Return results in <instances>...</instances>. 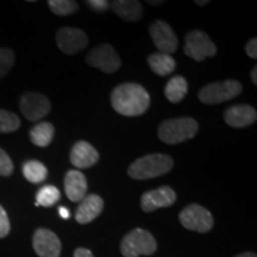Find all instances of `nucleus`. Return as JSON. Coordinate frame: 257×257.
<instances>
[{"label": "nucleus", "instance_id": "1", "mask_svg": "<svg viewBox=\"0 0 257 257\" xmlns=\"http://www.w3.org/2000/svg\"><path fill=\"white\" fill-rule=\"evenodd\" d=\"M111 104L117 113L125 117H137L149 108L150 95L143 86L136 82H125L113 89Z\"/></svg>", "mask_w": 257, "mask_h": 257}, {"label": "nucleus", "instance_id": "2", "mask_svg": "<svg viewBox=\"0 0 257 257\" xmlns=\"http://www.w3.org/2000/svg\"><path fill=\"white\" fill-rule=\"evenodd\" d=\"M174 166V161L163 154H150L140 157L128 167L127 174L134 180H148L159 178L170 172Z\"/></svg>", "mask_w": 257, "mask_h": 257}, {"label": "nucleus", "instance_id": "3", "mask_svg": "<svg viewBox=\"0 0 257 257\" xmlns=\"http://www.w3.org/2000/svg\"><path fill=\"white\" fill-rule=\"evenodd\" d=\"M198 130L197 120L191 117H180L163 121L157 134L163 143L179 144L194 137Z\"/></svg>", "mask_w": 257, "mask_h": 257}, {"label": "nucleus", "instance_id": "4", "mask_svg": "<svg viewBox=\"0 0 257 257\" xmlns=\"http://www.w3.org/2000/svg\"><path fill=\"white\" fill-rule=\"evenodd\" d=\"M157 243L149 231L135 229L124 237L120 244V252L124 257L150 256L156 251Z\"/></svg>", "mask_w": 257, "mask_h": 257}, {"label": "nucleus", "instance_id": "5", "mask_svg": "<svg viewBox=\"0 0 257 257\" xmlns=\"http://www.w3.org/2000/svg\"><path fill=\"white\" fill-rule=\"evenodd\" d=\"M243 91L242 85L237 80L212 82L205 86L199 92V100L206 105H217L229 101L238 96Z\"/></svg>", "mask_w": 257, "mask_h": 257}, {"label": "nucleus", "instance_id": "6", "mask_svg": "<svg viewBox=\"0 0 257 257\" xmlns=\"http://www.w3.org/2000/svg\"><path fill=\"white\" fill-rule=\"evenodd\" d=\"M184 53L191 59L200 62L206 57L216 56L217 47L207 34L194 30L186 35Z\"/></svg>", "mask_w": 257, "mask_h": 257}, {"label": "nucleus", "instance_id": "7", "mask_svg": "<svg viewBox=\"0 0 257 257\" xmlns=\"http://www.w3.org/2000/svg\"><path fill=\"white\" fill-rule=\"evenodd\" d=\"M180 223L185 229L197 232H207L213 226V217L210 211L198 204H191L181 211Z\"/></svg>", "mask_w": 257, "mask_h": 257}, {"label": "nucleus", "instance_id": "8", "mask_svg": "<svg viewBox=\"0 0 257 257\" xmlns=\"http://www.w3.org/2000/svg\"><path fill=\"white\" fill-rule=\"evenodd\" d=\"M88 66L100 69L101 72L111 74L117 72L120 68L121 61L117 51L110 44H100L91 50L86 57Z\"/></svg>", "mask_w": 257, "mask_h": 257}, {"label": "nucleus", "instance_id": "9", "mask_svg": "<svg viewBox=\"0 0 257 257\" xmlns=\"http://www.w3.org/2000/svg\"><path fill=\"white\" fill-rule=\"evenodd\" d=\"M19 108L28 120L37 121L44 118L51 110V102L41 93L28 92L22 95Z\"/></svg>", "mask_w": 257, "mask_h": 257}, {"label": "nucleus", "instance_id": "10", "mask_svg": "<svg viewBox=\"0 0 257 257\" xmlns=\"http://www.w3.org/2000/svg\"><path fill=\"white\" fill-rule=\"evenodd\" d=\"M56 42L62 53L67 55H75L88 46V37L80 29L66 27L57 31Z\"/></svg>", "mask_w": 257, "mask_h": 257}, {"label": "nucleus", "instance_id": "11", "mask_svg": "<svg viewBox=\"0 0 257 257\" xmlns=\"http://www.w3.org/2000/svg\"><path fill=\"white\" fill-rule=\"evenodd\" d=\"M149 34L152 36L154 46L160 53L168 54V55L175 53L178 48V38L169 24L163 21H155L150 25Z\"/></svg>", "mask_w": 257, "mask_h": 257}, {"label": "nucleus", "instance_id": "12", "mask_svg": "<svg viewBox=\"0 0 257 257\" xmlns=\"http://www.w3.org/2000/svg\"><path fill=\"white\" fill-rule=\"evenodd\" d=\"M176 201V193L169 186L146 192L141 198V207L144 212H153L157 208L169 207Z\"/></svg>", "mask_w": 257, "mask_h": 257}, {"label": "nucleus", "instance_id": "13", "mask_svg": "<svg viewBox=\"0 0 257 257\" xmlns=\"http://www.w3.org/2000/svg\"><path fill=\"white\" fill-rule=\"evenodd\" d=\"M32 246L40 257H60L61 242L53 231L38 229L32 237Z\"/></svg>", "mask_w": 257, "mask_h": 257}, {"label": "nucleus", "instance_id": "14", "mask_svg": "<svg viewBox=\"0 0 257 257\" xmlns=\"http://www.w3.org/2000/svg\"><path fill=\"white\" fill-rule=\"evenodd\" d=\"M99 161V153L92 144L86 141H79L70 150V162L79 169H86L94 166Z\"/></svg>", "mask_w": 257, "mask_h": 257}, {"label": "nucleus", "instance_id": "15", "mask_svg": "<svg viewBox=\"0 0 257 257\" xmlns=\"http://www.w3.org/2000/svg\"><path fill=\"white\" fill-rule=\"evenodd\" d=\"M257 119V112L250 105H233L224 113V120L232 127H245Z\"/></svg>", "mask_w": 257, "mask_h": 257}, {"label": "nucleus", "instance_id": "16", "mask_svg": "<svg viewBox=\"0 0 257 257\" xmlns=\"http://www.w3.org/2000/svg\"><path fill=\"white\" fill-rule=\"evenodd\" d=\"M64 192L70 201H81L87 193V179L80 170H69L64 176Z\"/></svg>", "mask_w": 257, "mask_h": 257}, {"label": "nucleus", "instance_id": "17", "mask_svg": "<svg viewBox=\"0 0 257 257\" xmlns=\"http://www.w3.org/2000/svg\"><path fill=\"white\" fill-rule=\"evenodd\" d=\"M104 200L96 194L86 195L80 202L75 213V219L79 224H88L94 220L102 212Z\"/></svg>", "mask_w": 257, "mask_h": 257}, {"label": "nucleus", "instance_id": "18", "mask_svg": "<svg viewBox=\"0 0 257 257\" xmlns=\"http://www.w3.org/2000/svg\"><path fill=\"white\" fill-rule=\"evenodd\" d=\"M118 17L127 22H137L143 16V6L137 0H115L110 4Z\"/></svg>", "mask_w": 257, "mask_h": 257}, {"label": "nucleus", "instance_id": "19", "mask_svg": "<svg viewBox=\"0 0 257 257\" xmlns=\"http://www.w3.org/2000/svg\"><path fill=\"white\" fill-rule=\"evenodd\" d=\"M55 127L49 121H41L31 127L30 141L34 146L46 148L53 142Z\"/></svg>", "mask_w": 257, "mask_h": 257}, {"label": "nucleus", "instance_id": "20", "mask_svg": "<svg viewBox=\"0 0 257 257\" xmlns=\"http://www.w3.org/2000/svg\"><path fill=\"white\" fill-rule=\"evenodd\" d=\"M148 64L152 70L160 76H167L176 68V62L172 55L163 53L152 54L148 57Z\"/></svg>", "mask_w": 257, "mask_h": 257}, {"label": "nucleus", "instance_id": "21", "mask_svg": "<svg viewBox=\"0 0 257 257\" xmlns=\"http://www.w3.org/2000/svg\"><path fill=\"white\" fill-rule=\"evenodd\" d=\"M188 92V83L186 79L181 75L173 76L172 79L167 82L165 87V95L167 100H169L173 104H178L184 98Z\"/></svg>", "mask_w": 257, "mask_h": 257}, {"label": "nucleus", "instance_id": "22", "mask_svg": "<svg viewBox=\"0 0 257 257\" xmlns=\"http://www.w3.org/2000/svg\"><path fill=\"white\" fill-rule=\"evenodd\" d=\"M23 175L31 184H41L48 176V169L43 163L36 160H29L23 165Z\"/></svg>", "mask_w": 257, "mask_h": 257}, {"label": "nucleus", "instance_id": "23", "mask_svg": "<svg viewBox=\"0 0 257 257\" xmlns=\"http://www.w3.org/2000/svg\"><path fill=\"white\" fill-rule=\"evenodd\" d=\"M61 193L59 188L53 185H46L38 189L36 195V206L50 207L60 200Z\"/></svg>", "mask_w": 257, "mask_h": 257}, {"label": "nucleus", "instance_id": "24", "mask_svg": "<svg viewBox=\"0 0 257 257\" xmlns=\"http://www.w3.org/2000/svg\"><path fill=\"white\" fill-rule=\"evenodd\" d=\"M19 126H21V119L17 114L0 108V134L15 133Z\"/></svg>", "mask_w": 257, "mask_h": 257}, {"label": "nucleus", "instance_id": "25", "mask_svg": "<svg viewBox=\"0 0 257 257\" xmlns=\"http://www.w3.org/2000/svg\"><path fill=\"white\" fill-rule=\"evenodd\" d=\"M48 5L54 14L62 17L75 14L79 10L78 3L73 0H49Z\"/></svg>", "mask_w": 257, "mask_h": 257}, {"label": "nucleus", "instance_id": "26", "mask_svg": "<svg viewBox=\"0 0 257 257\" xmlns=\"http://www.w3.org/2000/svg\"><path fill=\"white\" fill-rule=\"evenodd\" d=\"M15 64V53L11 49L0 48V78H4Z\"/></svg>", "mask_w": 257, "mask_h": 257}, {"label": "nucleus", "instance_id": "27", "mask_svg": "<svg viewBox=\"0 0 257 257\" xmlns=\"http://www.w3.org/2000/svg\"><path fill=\"white\" fill-rule=\"evenodd\" d=\"M14 173V162L5 150L0 148V176H10Z\"/></svg>", "mask_w": 257, "mask_h": 257}, {"label": "nucleus", "instance_id": "28", "mask_svg": "<svg viewBox=\"0 0 257 257\" xmlns=\"http://www.w3.org/2000/svg\"><path fill=\"white\" fill-rule=\"evenodd\" d=\"M10 230H11V225H10L8 213L0 205V238H5L10 233Z\"/></svg>", "mask_w": 257, "mask_h": 257}, {"label": "nucleus", "instance_id": "29", "mask_svg": "<svg viewBox=\"0 0 257 257\" xmlns=\"http://www.w3.org/2000/svg\"><path fill=\"white\" fill-rule=\"evenodd\" d=\"M86 4L89 5V8L96 12H104L110 8V3L106 2V0H88V2H86Z\"/></svg>", "mask_w": 257, "mask_h": 257}, {"label": "nucleus", "instance_id": "30", "mask_svg": "<svg viewBox=\"0 0 257 257\" xmlns=\"http://www.w3.org/2000/svg\"><path fill=\"white\" fill-rule=\"evenodd\" d=\"M245 51L248 54L250 59H256L257 57V40L256 38H252L248 42L245 47Z\"/></svg>", "mask_w": 257, "mask_h": 257}, {"label": "nucleus", "instance_id": "31", "mask_svg": "<svg viewBox=\"0 0 257 257\" xmlns=\"http://www.w3.org/2000/svg\"><path fill=\"white\" fill-rule=\"evenodd\" d=\"M74 257H94V256H93V253L89 251L88 249L79 248L75 250V252H74Z\"/></svg>", "mask_w": 257, "mask_h": 257}, {"label": "nucleus", "instance_id": "32", "mask_svg": "<svg viewBox=\"0 0 257 257\" xmlns=\"http://www.w3.org/2000/svg\"><path fill=\"white\" fill-rule=\"evenodd\" d=\"M59 213H60L61 218H63V219H68L69 216H70L69 210L67 207H64V206H61L59 208Z\"/></svg>", "mask_w": 257, "mask_h": 257}, {"label": "nucleus", "instance_id": "33", "mask_svg": "<svg viewBox=\"0 0 257 257\" xmlns=\"http://www.w3.org/2000/svg\"><path fill=\"white\" fill-rule=\"evenodd\" d=\"M250 76H251L253 85H257V67H253V69L251 70V74H250Z\"/></svg>", "mask_w": 257, "mask_h": 257}, {"label": "nucleus", "instance_id": "34", "mask_svg": "<svg viewBox=\"0 0 257 257\" xmlns=\"http://www.w3.org/2000/svg\"><path fill=\"white\" fill-rule=\"evenodd\" d=\"M236 257H257L256 253L253 252H243V253H239V255H237Z\"/></svg>", "mask_w": 257, "mask_h": 257}, {"label": "nucleus", "instance_id": "35", "mask_svg": "<svg viewBox=\"0 0 257 257\" xmlns=\"http://www.w3.org/2000/svg\"><path fill=\"white\" fill-rule=\"evenodd\" d=\"M147 3L149 5H154V6H159V5L165 4V2H163V0H161V2H159V0H157V2H153V0H149V2H147Z\"/></svg>", "mask_w": 257, "mask_h": 257}, {"label": "nucleus", "instance_id": "36", "mask_svg": "<svg viewBox=\"0 0 257 257\" xmlns=\"http://www.w3.org/2000/svg\"><path fill=\"white\" fill-rule=\"evenodd\" d=\"M195 4L199 5V6H204V5L208 4V2H207V0H205V2H199V0H197V2H195Z\"/></svg>", "mask_w": 257, "mask_h": 257}]
</instances>
